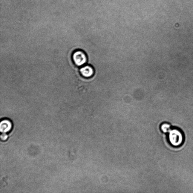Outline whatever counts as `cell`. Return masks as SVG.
<instances>
[{
    "mask_svg": "<svg viewBox=\"0 0 193 193\" xmlns=\"http://www.w3.org/2000/svg\"><path fill=\"white\" fill-rule=\"evenodd\" d=\"M1 138L2 140H4H4H5L7 139V138H8V135L5 133H3L1 135Z\"/></svg>",
    "mask_w": 193,
    "mask_h": 193,
    "instance_id": "8992f818",
    "label": "cell"
},
{
    "mask_svg": "<svg viewBox=\"0 0 193 193\" xmlns=\"http://www.w3.org/2000/svg\"><path fill=\"white\" fill-rule=\"evenodd\" d=\"M168 140L170 144L174 147H178L182 144L184 141L183 134L180 130L171 129L168 132Z\"/></svg>",
    "mask_w": 193,
    "mask_h": 193,
    "instance_id": "6da1fadb",
    "label": "cell"
},
{
    "mask_svg": "<svg viewBox=\"0 0 193 193\" xmlns=\"http://www.w3.org/2000/svg\"><path fill=\"white\" fill-rule=\"evenodd\" d=\"M72 59L75 64L81 66L87 62V57L84 52L81 51H75L72 55Z\"/></svg>",
    "mask_w": 193,
    "mask_h": 193,
    "instance_id": "7a4b0ae2",
    "label": "cell"
},
{
    "mask_svg": "<svg viewBox=\"0 0 193 193\" xmlns=\"http://www.w3.org/2000/svg\"><path fill=\"white\" fill-rule=\"evenodd\" d=\"M81 75L85 78H90L94 73L93 68L90 66H86L81 68L80 69Z\"/></svg>",
    "mask_w": 193,
    "mask_h": 193,
    "instance_id": "3957f363",
    "label": "cell"
},
{
    "mask_svg": "<svg viewBox=\"0 0 193 193\" xmlns=\"http://www.w3.org/2000/svg\"><path fill=\"white\" fill-rule=\"evenodd\" d=\"M12 128V124L10 121L7 120H2L0 125V130L2 133H6L10 131Z\"/></svg>",
    "mask_w": 193,
    "mask_h": 193,
    "instance_id": "277c9868",
    "label": "cell"
},
{
    "mask_svg": "<svg viewBox=\"0 0 193 193\" xmlns=\"http://www.w3.org/2000/svg\"><path fill=\"white\" fill-rule=\"evenodd\" d=\"M160 128L161 131L165 133H168L172 129L169 124L166 123H163L161 125Z\"/></svg>",
    "mask_w": 193,
    "mask_h": 193,
    "instance_id": "5b68a950",
    "label": "cell"
}]
</instances>
